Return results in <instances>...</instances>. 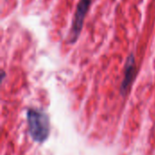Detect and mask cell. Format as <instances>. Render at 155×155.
Returning <instances> with one entry per match:
<instances>
[{"instance_id":"1","label":"cell","mask_w":155,"mask_h":155,"mask_svg":"<svg viewBox=\"0 0 155 155\" xmlns=\"http://www.w3.org/2000/svg\"><path fill=\"white\" fill-rule=\"evenodd\" d=\"M27 123L29 134L36 143H44L49 136L50 124L47 115L39 110L27 111Z\"/></svg>"},{"instance_id":"2","label":"cell","mask_w":155,"mask_h":155,"mask_svg":"<svg viewBox=\"0 0 155 155\" xmlns=\"http://www.w3.org/2000/svg\"><path fill=\"white\" fill-rule=\"evenodd\" d=\"M92 0H79L74 14L70 32H69V43H74L83 29L84 18L87 15V12L91 6Z\"/></svg>"},{"instance_id":"3","label":"cell","mask_w":155,"mask_h":155,"mask_svg":"<svg viewBox=\"0 0 155 155\" xmlns=\"http://www.w3.org/2000/svg\"><path fill=\"white\" fill-rule=\"evenodd\" d=\"M135 72H136V69H135V59H134V54H131L127 60H126V63H125V68H124V79L122 81V84H121V88H120V90H121V93L122 95H125L134 78H135Z\"/></svg>"}]
</instances>
